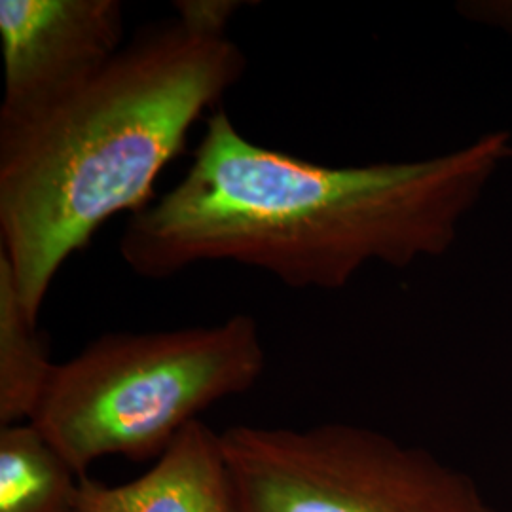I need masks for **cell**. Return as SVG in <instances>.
Returning a JSON list of instances; mask_svg holds the SVG:
<instances>
[{"label": "cell", "instance_id": "9", "mask_svg": "<svg viewBox=\"0 0 512 512\" xmlns=\"http://www.w3.org/2000/svg\"><path fill=\"white\" fill-rule=\"evenodd\" d=\"M243 4L238 0H177L175 18L186 27L209 37H226L230 19Z\"/></svg>", "mask_w": 512, "mask_h": 512}, {"label": "cell", "instance_id": "3", "mask_svg": "<svg viewBox=\"0 0 512 512\" xmlns=\"http://www.w3.org/2000/svg\"><path fill=\"white\" fill-rule=\"evenodd\" d=\"M266 366L255 317L109 332L55 365L31 423L86 476L95 459L164 454L205 408L249 391Z\"/></svg>", "mask_w": 512, "mask_h": 512}, {"label": "cell", "instance_id": "5", "mask_svg": "<svg viewBox=\"0 0 512 512\" xmlns=\"http://www.w3.org/2000/svg\"><path fill=\"white\" fill-rule=\"evenodd\" d=\"M118 0H0V118L38 109L109 63L124 44Z\"/></svg>", "mask_w": 512, "mask_h": 512}, {"label": "cell", "instance_id": "11", "mask_svg": "<svg viewBox=\"0 0 512 512\" xmlns=\"http://www.w3.org/2000/svg\"><path fill=\"white\" fill-rule=\"evenodd\" d=\"M512 156V148H511V152H509V158H511Z\"/></svg>", "mask_w": 512, "mask_h": 512}, {"label": "cell", "instance_id": "1", "mask_svg": "<svg viewBox=\"0 0 512 512\" xmlns=\"http://www.w3.org/2000/svg\"><path fill=\"white\" fill-rule=\"evenodd\" d=\"M511 148L492 131L433 158L330 167L253 143L213 110L183 179L129 217L120 256L147 279L236 262L291 289H344L370 262L450 251Z\"/></svg>", "mask_w": 512, "mask_h": 512}, {"label": "cell", "instance_id": "7", "mask_svg": "<svg viewBox=\"0 0 512 512\" xmlns=\"http://www.w3.org/2000/svg\"><path fill=\"white\" fill-rule=\"evenodd\" d=\"M55 363L38 323L25 310L16 277L0 255V425L31 421Z\"/></svg>", "mask_w": 512, "mask_h": 512}, {"label": "cell", "instance_id": "8", "mask_svg": "<svg viewBox=\"0 0 512 512\" xmlns=\"http://www.w3.org/2000/svg\"><path fill=\"white\" fill-rule=\"evenodd\" d=\"M80 478L31 421L0 429V512H73Z\"/></svg>", "mask_w": 512, "mask_h": 512}, {"label": "cell", "instance_id": "6", "mask_svg": "<svg viewBox=\"0 0 512 512\" xmlns=\"http://www.w3.org/2000/svg\"><path fill=\"white\" fill-rule=\"evenodd\" d=\"M73 512H236L220 433L188 423L147 475L122 486L82 476Z\"/></svg>", "mask_w": 512, "mask_h": 512}, {"label": "cell", "instance_id": "2", "mask_svg": "<svg viewBox=\"0 0 512 512\" xmlns=\"http://www.w3.org/2000/svg\"><path fill=\"white\" fill-rule=\"evenodd\" d=\"M245 71L234 40L165 19L48 103L0 118V255L35 323L63 264L112 217L147 209L188 131Z\"/></svg>", "mask_w": 512, "mask_h": 512}, {"label": "cell", "instance_id": "10", "mask_svg": "<svg viewBox=\"0 0 512 512\" xmlns=\"http://www.w3.org/2000/svg\"><path fill=\"white\" fill-rule=\"evenodd\" d=\"M465 12L471 18L512 33V2H476V4H467Z\"/></svg>", "mask_w": 512, "mask_h": 512}, {"label": "cell", "instance_id": "4", "mask_svg": "<svg viewBox=\"0 0 512 512\" xmlns=\"http://www.w3.org/2000/svg\"><path fill=\"white\" fill-rule=\"evenodd\" d=\"M220 444L236 512H497L469 476L365 427L238 425Z\"/></svg>", "mask_w": 512, "mask_h": 512}]
</instances>
